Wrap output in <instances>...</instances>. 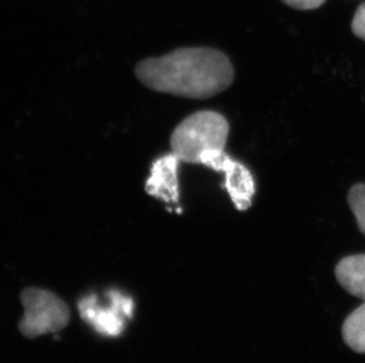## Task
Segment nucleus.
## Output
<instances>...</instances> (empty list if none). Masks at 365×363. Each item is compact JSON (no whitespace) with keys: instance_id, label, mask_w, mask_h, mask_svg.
<instances>
[{"instance_id":"1","label":"nucleus","mask_w":365,"mask_h":363,"mask_svg":"<svg viewBox=\"0 0 365 363\" xmlns=\"http://www.w3.org/2000/svg\"><path fill=\"white\" fill-rule=\"evenodd\" d=\"M135 75L156 93L207 100L232 85L235 68L227 56L215 48H181L141 60Z\"/></svg>"},{"instance_id":"2","label":"nucleus","mask_w":365,"mask_h":363,"mask_svg":"<svg viewBox=\"0 0 365 363\" xmlns=\"http://www.w3.org/2000/svg\"><path fill=\"white\" fill-rule=\"evenodd\" d=\"M230 124L221 113L202 110L187 117L173 131L170 150L181 163L205 165L220 172Z\"/></svg>"},{"instance_id":"3","label":"nucleus","mask_w":365,"mask_h":363,"mask_svg":"<svg viewBox=\"0 0 365 363\" xmlns=\"http://www.w3.org/2000/svg\"><path fill=\"white\" fill-rule=\"evenodd\" d=\"M21 301L24 307V315L18 328L26 339L55 334L69 323V307L51 291L26 288L21 291Z\"/></svg>"},{"instance_id":"4","label":"nucleus","mask_w":365,"mask_h":363,"mask_svg":"<svg viewBox=\"0 0 365 363\" xmlns=\"http://www.w3.org/2000/svg\"><path fill=\"white\" fill-rule=\"evenodd\" d=\"M175 154H163L152 165L150 176L145 183V191L167 203H178L180 199L179 165Z\"/></svg>"},{"instance_id":"5","label":"nucleus","mask_w":365,"mask_h":363,"mask_svg":"<svg viewBox=\"0 0 365 363\" xmlns=\"http://www.w3.org/2000/svg\"><path fill=\"white\" fill-rule=\"evenodd\" d=\"M220 172L225 175L224 186L239 211L250 209L255 195V177L242 162L227 156Z\"/></svg>"},{"instance_id":"6","label":"nucleus","mask_w":365,"mask_h":363,"mask_svg":"<svg viewBox=\"0 0 365 363\" xmlns=\"http://www.w3.org/2000/svg\"><path fill=\"white\" fill-rule=\"evenodd\" d=\"M81 316L90 323L96 332L106 336H118L123 330V319L121 310L111 305L109 309L97 308L96 296H90L81 302Z\"/></svg>"},{"instance_id":"7","label":"nucleus","mask_w":365,"mask_h":363,"mask_svg":"<svg viewBox=\"0 0 365 363\" xmlns=\"http://www.w3.org/2000/svg\"><path fill=\"white\" fill-rule=\"evenodd\" d=\"M334 273L339 285L349 294L365 301V254L344 257Z\"/></svg>"},{"instance_id":"8","label":"nucleus","mask_w":365,"mask_h":363,"mask_svg":"<svg viewBox=\"0 0 365 363\" xmlns=\"http://www.w3.org/2000/svg\"><path fill=\"white\" fill-rule=\"evenodd\" d=\"M341 334L354 352L365 354V301L345 319Z\"/></svg>"},{"instance_id":"9","label":"nucleus","mask_w":365,"mask_h":363,"mask_svg":"<svg viewBox=\"0 0 365 363\" xmlns=\"http://www.w3.org/2000/svg\"><path fill=\"white\" fill-rule=\"evenodd\" d=\"M348 203L355 215L356 222L363 235H365V184L357 183L349 190Z\"/></svg>"},{"instance_id":"10","label":"nucleus","mask_w":365,"mask_h":363,"mask_svg":"<svg viewBox=\"0 0 365 363\" xmlns=\"http://www.w3.org/2000/svg\"><path fill=\"white\" fill-rule=\"evenodd\" d=\"M351 30L356 37L361 38L365 41V3L356 11L352 19Z\"/></svg>"},{"instance_id":"11","label":"nucleus","mask_w":365,"mask_h":363,"mask_svg":"<svg viewBox=\"0 0 365 363\" xmlns=\"http://www.w3.org/2000/svg\"><path fill=\"white\" fill-rule=\"evenodd\" d=\"M286 5L297 10H314L321 7L327 0H282Z\"/></svg>"}]
</instances>
